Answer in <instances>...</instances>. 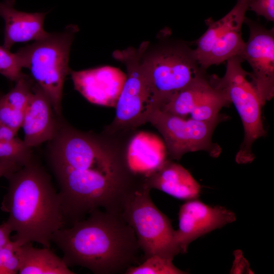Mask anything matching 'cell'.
<instances>
[{"instance_id":"cell-21","label":"cell","mask_w":274,"mask_h":274,"mask_svg":"<svg viewBox=\"0 0 274 274\" xmlns=\"http://www.w3.org/2000/svg\"><path fill=\"white\" fill-rule=\"evenodd\" d=\"M245 44L241 28L229 30L214 43L201 67L206 70L211 65L219 64L235 56H240Z\"/></svg>"},{"instance_id":"cell-19","label":"cell","mask_w":274,"mask_h":274,"mask_svg":"<svg viewBox=\"0 0 274 274\" xmlns=\"http://www.w3.org/2000/svg\"><path fill=\"white\" fill-rule=\"evenodd\" d=\"M248 10V0H237L235 6L223 17L217 21L207 19L208 28L196 42L195 57L201 66L214 43L229 30L242 28Z\"/></svg>"},{"instance_id":"cell-8","label":"cell","mask_w":274,"mask_h":274,"mask_svg":"<svg viewBox=\"0 0 274 274\" xmlns=\"http://www.w3.org/2000/svg\"><path fill=\"white\" fill-rule=\"evenodd\" d=\"M244 59L239 56L227 60L226 72L222 77L211 76L215 84L223 90L230 104L236 109L244 127V139L236 155L240 163L251 162L255 156L253 143L266 134L262 119L263 107L251 74L242 67Z\"/></svg>"},{"instance_id":"cell-2","label":"cell","mask_w":274,"mask_h":274,"mask_svg":"<svg viewBox=\"0 0 274 274\" xmlns=\"http://www.w3.org/2000/svg\"><path fill=\"white\" fill-rule=\"evenodd\" d=\"M68 267L80 266L95 274L125 273L138 263L140 247L121 212L96 210L86 219L52 235Z\"/></svg>"},{"instance_id":"cell-24","label":"cell","mask_w":274,"mask_h":274,"mask_svg":"<svg viewBox=\"0 0 274 274\" xmlns=\"http://www.w3.org/2000/svg\"><path fill=\"white\" fill-rule=\"evenodd\" d=\"M22 68L17 52L12 53L0 46V74L9 80L16 82L24 75Z\"/></svg>"},{"instance_id":"cell-3","label":"cell","mask_w":274,"mask_h":274,"mask_svg":"<svg viewBox=\"0 0 274 274\" xmlns=\"http://www.w3.org/2000/svg\"><path fill=\"white\" fill-rule=\"evenodd\" d=\"M6 178L9 182L1 209L16 246L37 242L50 248L53 234L66 224L59 192L42 167L30 161Z\"/></svg>"},{"instance_id":"cell-29","label":"cell","mask_w":274,"mask_h":274,"mask_svg":"<svg viewBox=\"0 0 274 274\" xmlns=\"http://www.w3.org/2000/svg\"><path fill=\"white\" fill-rule=\"evenodd\" d=\"M17 132L11 127L0 124V142L9 141L16 136Z\"/></svg>"},{"instance_id":"cell-26","label":"cell","mask_w":274,"mask_h":274,"mask_svg":"<svg viewBox=\"0 0 274 274\" xmlns=\"http://www.w3.org/2000/svg\"><path fill=\"white\" fill-rule=\"evenodd\" d=\"M248 9L267 21H274V0H248Z\"/></svg>"},{"instance_id":"cell-25","label":"cell","mask_w":274,"mask_h":274,"mask_svg":"<svg viewBox=\"0 0 274 274\" xmlns=\"http://www.w3.org/2000/svg\"><path fill=\"white\" fill-rule=\"evenodd\" d=\"M17 247L12 240L0 248V274L18 273L19 260Z\"/></svg>"},{"instance_id":"cell-17","label":"cell","mask_w":274,"mask_h":274,"mask_svg":"<svg viewBox=\"0 0 274 274\" xmlns=\"http://www.w3.org/2000/svg\"><path fill=\"white\" fill-rule=\"evenodd\" d=\"M143 183L150 189H158L179 199H196L200 192V185L189 171L169 158Z\"/></svg>"},{"instance_id":"cell-27","label":"cell","mask_w":274,"mask_h":274,"mask_svg":"<svg viewBox=\"0 0 274 274\" xmlns=\"http://www.w3.org/2000/svg\"><path fill=\"white\" fill-rule=\"evenodd\" d=\"M19 164L7 160L0 159V178L6 177L8 174L15 171L20 167Z\"/></svg>"},{"instance_id":"cell-14","label":"cell","mask_w":274,"mask_h":274,"mask_svg":"<svg viewBox=\"0 0 274 274\" xmlns=\"http://www.w3.org/2000/svg\"><path fill=\"white\" fill-rule=\"evenodd\" d=\"M127 167L132 175L143 181L168 159L166 146L159 136L139 131L129 139L124 149Z\"/></svg>"},{"instance_id":"cell-16","label":"cell","mask_w":274,"mask_h":274,"mask_svg":"<svg viewBox=\"0 0 274 274\" xmlns=\"http://www.w3.org/2000/svg\"><path fill=\"white\" fill-rule=\"evenodd\" d=\"M14 3V0L0 2V17L5 21L3 46L9 50L16 43L36 41L49 34L44 28L46 13L20 11Z\"/></svg>"},{"instance_id":"cell-23","label":"cell","mask_w":274,"mask_h":274,"mask_svg":"<svg viewBox=\"0 0 274 274\" xmlns=\"http://www.w3.org/2000/svg\"><path fill=\"white\" fill-rule=\"evenodd\" d=\"M31 149L15 136L10 141L0 142V159L23 166L32 160Z\"/></svg>"},{"instance_id":"cell-4","label":"cell","mask_w":274,"mask_h":274,"mask_svg":"<svg viewBox=\"0 0 274 274\" xmlns=\"http://www.w3.org/2000/svg\"><path fill=\"white\" fill-rule=\"evenodd\" d=\"M78 30L77 25L70 24L63 31L49 33L16 52L22 67L30 71L58 116L61 113L64 81L71 71L68 66L71 45Z\"/></svg>"},{"instance_id":"cell-11","label":"cell","mask_w":274,"mask_h":274,"mask_svg":"<svg viewBox=\"0 0 274 274\" xmlns=\"http://www.w3.org/2000/svg\"><path fill=\"white\" fill-rule=\"evenodd\" d=\"M244 22L250 33L240 56L252 68L251 79L264 106L274 96V28L246 17Z\"/></svg>"},{"instance_id":"cell-12","label":"cell","mask_w":274,"mask_h":274,"mask_svg":"<svg viewBox=\"0 0 274 274\" xmlns=\"http://www.w3.org/2000/svg\"><path fill=\"white\" fill-rule=\"evenodd\" d=\"M236 220L235 214L221 206L211 207L196 199L187 200L180 207L179 228L175 239L180 252L198 237Z\"/></svg>"},{"instance_id":"cell-18","label":"cell","mask_w":274,"mask_h":274,"mask_svg":"<svg viewBox=\"0 0 274 274\" xmlns=\"http://www.w3.org/2000/svg\"><path fill=\"white\" fill-rule=\"evenodd\" d=\"M20 274H74L62 258L50 248H37L31 243L17 246Z\"/></svg>"},{"instance_id":"cell-20","label":"cell","mask_w":274,"mask_h":274,"mask_svg":"<svg viewBox=\"0 0 274 274\" xmlns=\"http://www.w3.org/2000/svg\"><path fill=\"white\" fill-rule=\"evenodd\" d=\"M15 82L14 87L0 97V124L17 132L22 126L33 85L25 74Z\"/></svg>"},{"instance_id":"cell-5","label":"cell","mask_w":274,"mask_h":274,"mask_svg":"<svg viewBox=\"0 0 274 274\" xmlns=\"http://www.w3.org/2000/svg\"><path fill=\"white\" fill-rule=\"evenodd\" d=\"M142 62L159 108L174 93L206 73L193 49L179 41H163L154 45L146 42Z\"/></svg>"},{"instance_id":"cell-15","label":"cell","mask_w":274,"mask_h":274,"mask_svg":"<svg viewBox=\"0 0 274 274\" xmlns=\"http://www.w3.org/2000/svg\"><path fill=\"white\" fill-rule=\"evenodd\" d=\"M53 111L44 92L37 84L33 85L21 126L23 142L28 147L32 149L54 138L58 126Z\"/></svg>"},{"instance_id":"cell-30","label":"cell","mask_w":274,"mask_h":274,"mask_svg":"<svg viewBox=\"0 0 274 274\" xmlns=\"http://www.w3.org/2000/svg\"><path fill=\"white\" fill-rule=\"evenodd\" d=\"M0 97H1V96H0Z\"/></svg>"},{"instance_id":"cell-13","label":"cell","mask_w":274,"mask_h":274,"mask_svg":"<svg viewBox=\"0 0 274 274\" xmlns=\"http://www.w3.org/2000/svg\"><path fill=\"white\" fill-rule=\"evenodd\" d=\"M75 89L88 101L116 108L126 80V74L115 67L104 66L71 71Z\"/></svg>"},{"instance_id":"cell-1","label":"cell","mask_w":274,"mask_h":274,"mask_svg":"<svg viewBox=\"0 0 274 274\" xmlns=\"http://www.w3.org/2000/svg\"><path fill=\"white\" fill-rule=\"evenodd\" d=\"M49 161L58 183L66 222L70 225L96 210L121 212L138 183L129 170L124 149L105 136L58 126Z\"/></svg>"},{"instance_id":"cell-28","label":"cell","mask_w":274,"mask_h":274,"mask_svg":"<svg viewBox=\"0 0 274 274\" xmlns=\"http://www.w3.org/2000/svg\"><path fill=\"white\" fill-rule=\"evenodd\" d=\"M12 232L5 222L0 225V248L12 241L10 236Z\"/></svg>"},{"instance_id":"cell-6","label":"cell","mask_w":274,"mask_h":274,"mask_svg":"<svg viewBox=\"0 0 274 274\" xmlns=\"http://www.w3.org/2000/svg\"><path fill=\"white\" fill-rule=\"evenodd\" d=\"M143 182L135 185L124 198L121 214L132 228L144 260L158 255L173 260L180 253L170 220L152 201Z\"/></svg>"},{"instance_id":"cell-7","label":"cell","mask_w":274,"mask_h":274,"mask_svg":"<svg viewBox=\"0 0 274 274\" xmlns=\"http://www.w3.org/2000/svg\"><path fill=\"white\" fill-rule=\"evenodd\" d=\"M145 43L143 42L138 48L130 47L113 53L114 58L125 65L127 78L115 108V117L106 129L108 134L135 129L148 122L159 108L142 65Z\"/></svg>"},{"instance_id":"cell-9","label":"cell","mask_w":274,"mask_h":274,"mask_svg":"<svg viewBox=\"0 0 274 274\" xmlns=\"http://www.w3.org/2000/svg\"><path fill=\"white\" fill-rule=\"evenodd\" d=\"M163 137L168 156L179 160L188 152L203 151L218 157L220 146L212 141V135L219 121H201L183 118L157 109L149 122Z\"/></svg>"},{"instance_id":"cell-10","label":"cell","mask_w":274,"mask_h":274,"mask_svg":"<svg viewBox=\"0 0 274 274\" xmlns=\"http://www.w3.org/2000/svg\"><path fill=\"white\" fill-rule=\"evenodd\" d=\"M230 104L223 90L206 73L169 96L159 109L183 118L220 122V111Z\"/></svg>"},{"instance_id":"cell-22","label":"cell","mask_w":274,"mask_h":274,"mask_svg":"<svg viewBox=\"0 0 274 274\" xmlns=\"http://www.w3.org/2000/svg\"><path fill=\"white\" fill-rule=\"evenodd\" d=\"M172 259L158 255L145 259L141 264L128 267L125 274H183V271L174 265Z\"/></svg>"}]
</instances>
